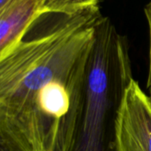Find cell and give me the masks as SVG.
Wrapping results in <instances>:
<instances>
[{
  "instance_id": "obj_1",
  "label": "cell",
  "mask_w": 151,
  "mask_h": 151,
  "mask_svg": "<svg viewBox=\"0 0 151 151\" xmlns=\"http://www.w3.org/2000/svg\"><path fill=\"white\" fill-rule=\"evenodd\" d=\"M101 16L44 13L0 59V150H73Z\"/></svg>"
},
{
  "instance_id": "obj_2",
  "label": "cell",
  "mask_w": 151,
  "mask_h": 151,
  "mask_svg": "<svg viewBox=\"0 0 151 151\" xmlns=\"http://www.w3.org/2000/svg\"><path fill=\"white\" fill-rule=\"evenodd\" d=\"M127 39L103 15L95 24L85 97L72 151H116V125L133 79Z\"/></svg>"
},
{
  "instance_id": "obj_3",
  "label": "cell",
  "mask_w": 151,
  "mask_h": 151,
  "mask_svg": "<svg viewBox=\"0 0 151 151\" xmlns=\"http://www.w3.org/2000/svg\"><path fill=\"white\" fill-rule=\"evenodd\" d=\"M116 151H151V98L134 78L117 119Z\"/></svg>"
},
{
  "instance_id": "obj_4",
  "label": "cell",
  "mask_w": 151,
  "mask_h": 151,
  "mask_svg": "<svg viewBox=\"0 0 151 151\" xmlns=\"http://www.w3.org/2000/svg\"><path fill=\"white\" fill-rule=\"evenodd\" d=\"M46 0H9L0 7V59L23 39L33 23L43 14Z\"/></svg>"
},
{
  "instance_id": "obj_5",
  "label": "cell",
  "mask_w": 151,
  "mask_h": 151,
  "mask_svg": "<svg viewBox=\"0 0 151 151\" xmlns=\"http://www.w3.org/2000/svg\"><path fill=\"white\" fill-rule=\"evenodd\" d=\"M100 0H46L42 12L73 15L87 10L98 8Z\"/></svg>"
},
{
  "instance_id": "obj_6",
  "label": "cell",
  "mask_w": 151,
  "mask_h": 151,
  "mask_svg": "<svg viewBox=\"0 0 151 151\" xmlns=\"http://www.w3.org/2000/svg\"><path fill=\"white\" fill-rule=\"evenodd\" d=\"M145 14L149 23L150 28V64H149V75L147 79V87L150 92V96L151 98V1L147 4L145 8Z\"/></svg>"
},
{
  "instance_id": "obj_7",
  "label": "cell",
  "mask_w": 151,
  "mask_h": 151,
  "mask_svg": "<svg viewBox=\"0 0 151 151\" xmlns=\"http://www.w3.org/2000/svg\"><path fill=\"white\" fill-rule=\"evenodd\" d=\"M9 0H0V7H3Z\"/></svg>"
}]
</instances>
